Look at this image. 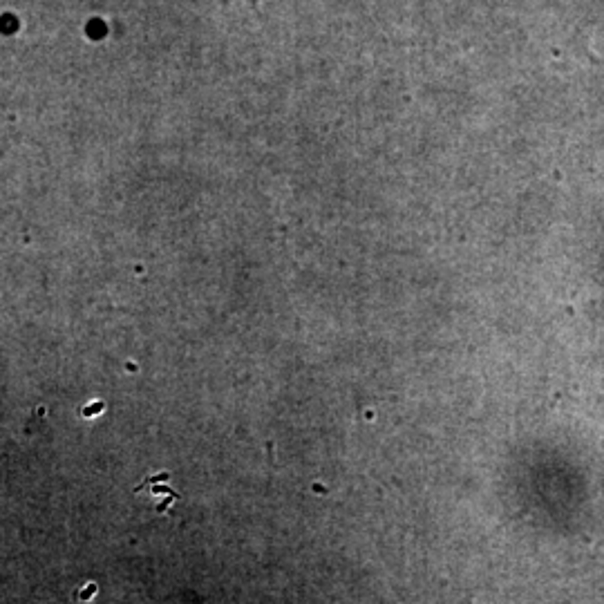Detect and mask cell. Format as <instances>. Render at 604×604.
Returning <instances> with one entry per match:
<instances>
[{
  "label": "cell",
  "instance_id": "cell-1",
  "mask_svg": "<svg viewBox=\"0 0 604 604\" xmlns=\"http://www.w3.org/2000/svg\"><path fill=\"white\" fill-rule=\"evenodd\" d=\"M94 591H96V584H94V582H90V584H87V588H85V591H83V593H76V598H79V600H90L92 595H94Z\"/></svg>",
  "mask_w": 604,
  "mask_h": 604
}]
</instances>
